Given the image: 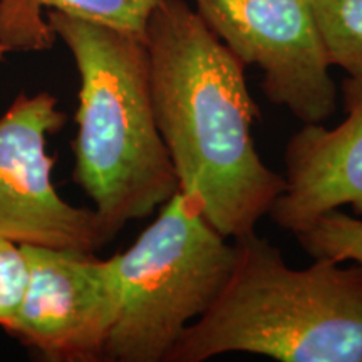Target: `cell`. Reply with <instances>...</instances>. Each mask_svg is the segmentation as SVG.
I'll use <instances>...</instances> for the list:
<instances>
[{"mask_svg": "<svg viewBox=\"0 0 362 362\" xmlns=\"http://www.w3.org/2000/svg\"><path fill=\"white\" fill-rule=\"evenodd\" d=\"M198 16L243 66L264 74L262 90L302 124L324 123L337 110L310 0H194Z\"/></svg>", "mask_w": 362, "mask_h": 362, "instance_id": "5b68a950", "label": "cell"}, {"mask_svg": "<svg viewBox=\"0 0 362 362\" xmlns=\"http://www.w3.org/2000/svg\"><path fill=\"white\" fill-rule=\"evenodd\" d=\"M341 90V123L302 124L285 144V189L269 216L292 235L342 206L362 215V79L349 76Z\"/></svg>", "mask_w": 362, "mask_h": 362, "instance_id": "ba28073f", "label": "cell"}, {"mask_svg": "<svg viewBox=\"0 0 362 362\" xmlns=\"http://www.w3.org/2000/svg\"><path fill=\"white\" fill-rule=\"evenodd\" d=\"M30 279L11 334L47 361L104 359L121 309L115 260L90 252L22 245Z\"/></svg>", "mask_w": 362, "mask_h": 362, "instance_id": "52a82bcc", "label": "cell"}, {"mask_svg": "<svg viewBox=\"0 0 362 362\" xmlns=\"http://www.w3.org/2000/svg\"><path fill=\"white\" fill-rule=\"evenodd\" d=\"M30 267L24 247L0 238V327L11 332L24 302Z\"/></svg>", "mask_w": 362, "mask_h": 362, "instance_id": "7c38bea8", "label": "cell"}, {"mask_svg": "<svg viewBox=\"0 0 362 362\" xmlns=\"http://www.w3.org/2000/svg\"><path fill=\"white\" fill-rule=\"evenodd\" d=\"M161 0H0V45L6 52L51 49L52 33L42 11H57L144 37Z\"/></svg>", "mask_w": 362, "mask_h": 362, "instance_id": "9c48e42d", "label": "cell"}, {"mask_svg": "<svg viewBox=\"0 0 362 362\" xmlns=\"http://www.w3.org/2000/svg\"><path fill=\"white\" fill-rule=\"evenodd\" d=\"M330 67L362 79V0H310Z\"/></svg>", "mask_w": 362, "mask_h": 362, "instance_id": "30bf717a", "label": "cell"}, {"mask_svg": "<svg viewBox=\"0 0 362 362\" xmlns=\"http://www.w3.org/2000/svg\"><path fill=\"white\" fill-rule=\"evenodd\" d=\"M45 19L79 72L74 181L111 242L180 192L156 124L146 40L57 11H45Z\"/></svg>", "mask_w": 362, "mask_h": 362, "instance_id": "7a4b0ae2", "label": "cell"}, {"mask_svg": "<svg viewBox=\"0 0 362 362\" xmlns=\"http://www.w3.org/2000/svg\"><path fill=\"white\" fill-rule=\"evenodd\" d=\"M233 243L237 262L225 288L165 362L232 352L282 362H362V264L315 259L297 270L257 232Z\"/></svg>", "mask_w": 362, "mask_h": 362, "instance_id": "3957f363", "label": "cell"}, {"mask_svg": "<svg viewBox=\"0 0 362 362\" xmlns=\"http://www.w3.org/2000/svg\"><path fill=\"white\" fill-rule=\"evenodd\" d=\"M49 93L19 94L0 116V238L94 253L110 242L96 211L72 206L52 183L47 134L66 115Z\"/></svg>", "mask_w": 362, "mask_h": 362, "instance_id": "8992f818", "label": "cell"}, {"mask_svg": "<svg viewBox=\"0 0 362 362\" xmlns=\"http://www.w3.org/2000/svg\"><path fill=\"white\" fill-rule=\"evenodd\" d=\"M144 40L156 124L178 189L223 237L253 233L285 178L253 143L260 110L245 66L185 0H161Z\"/></svg>", "mask_w": 362, "mask_h": 362, "instance_id": "6da1fadb", "label": "cell"}, {"mask_svg": "<svg viewBox=\"0 0 362 362\" xmlns=\"http://www.w3.org/2000/svg\"><path fill=\"white\" fill-rule=\"evenodd\" d=\"M160 208L133 245L112 257L121 309L103 361L165 362L235 269L237 247L208 223L194 202L176 192Z\"/></svg>", "mask_w": 362, "mask_h": 362, "instance_id": "277c9868", "label": "cell"}, {"mask_svg": "<svg viewBox=\"0 0 362 362\" xmlns=\"http://www.w3.org/2000/svg\"><path fill=\"white\" fill-rule=\"evenodd\" d=\"M6 54H7V52L4 51V47H2V45H0V59H2L4 56H6Z\"/></svg>", "mask_w": 362, "mask_h": 362, "instance_id": "4fadbf2b", "label": "cell"}, {"mask_svg": "<svg viewBox=\"0 0 362 362\" xmlns=\"http://www.w3.org/2000/svg\"><path fill=\"white\" fill-rule=\"evenodd\" d=\"M293 237L312 260L362 264V218L344 214L341 208L320 215Z\"/></svg>", "mask_w": 362, "mask_h": 362, "instance_id": "8fae6325", "label": "cell"}]
</instances>
